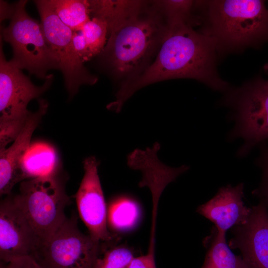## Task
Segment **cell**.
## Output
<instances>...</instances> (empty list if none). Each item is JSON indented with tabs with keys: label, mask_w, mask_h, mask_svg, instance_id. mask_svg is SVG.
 Listing matches in <instances>:
<instances>
[{
	"label": "cell",
	"mask_w": 268,
	"mask_h": 268,
	"mask_svg": "<svg viewBox=\"0 0 268 268\" xmlns=\"http://www.w3.org/2000/svg\"><path fill=\"white\" fill-rule=\"evenodd\" d=\"M166 28L155 58L139 76L120 85L116 99L107 106L119 113L135 91L167 79L192 78L212 89L225 91L228 85L216 68V49L213 40L193 25L183 21H166Z\"/></svg>",
	"instance_id": "1"
},
{
	"label": "cell",
	"mask_w": 268,
	"mask_h": 268,
	"mask_svg": "<svg viewBox=\"0 0 268 268\" xmlns=\"http://www.w3.org/2000/svg\"><path fill=\"white\" fill-rule=\"evenodd\" d=\"M155 7L145 8L137 16L108 33L99 54L101 61L115 77L130 81L151 64L161 44L166 28L163 14Z\"/></svg>",
	"instance_id": "2"
},
{
	"label": "cell",
	"mask_w": 268,
	"mask_h": 268,
	"mask_svg": "<svg viewBox=\"0 0 268 268\" xmlns=\"http://www.w3.org/2000/svg\"><path fill=\"white\" fill-rule=\"evenodd\" d=\"M206 26L201 32L217 53L238 51L268 42V8L262 0L201 1Z\"/></svg>",
	"instance_id": "3"
},
{
	"label": "cell",
	"mask_w": 268,
	"mask_h": 268,
	"mask_svg": "<svg viewBox=\"0 0 268 268\" xmlns=\"http://www.w3.org/2000/svg\"><path fill=\"white\" fill-rule=\"evenodd\" d=\"M14 198L42 243L64 222L65 208L71 202L58 170L21 182L19 192Z\"/></svg>",
	"instance_id": "4"
},
{
	"label": "cell",
	"mask_w": 268,
	"mask_h": 268,
	"mask_svg": "<svg viewBox=\"0 0 268 268\" xmlns=\"http://www.w3.org/2000/svg\"><path fill=\"white\" fill-rule=\"evenodd\" d=\"M27 2V0H21L14 4L10 23L1 28L0 36L12 48L13 57L10 61L15 66L45 79L49 70L59 69V64L46 40L40 23L26 12Z\"/></svg>",
	"instance_id": "5"
},
{
	"label": "cell",
	"mask_w": 268,
	"mask_h": 268,
	"mask_svg": "<svg viewBox=\"0 0 268 268\" xmlns=\"http://www.w3.org/2000/svg\"><path fill=\"white\" fill-rule=\"evenodd\" d=\"M223 102L233 111L235 124L229 137L243 140L239 156L268 140V80L256 78L231 90Z\"/></svg>",
	"instance_id": "6"
},
{
	"label": "cell",
	"mask_w": 268,
	"mask_h": 268,
	"mask_svg": "<svg viewBox=\"0 0 268 268\" xmlns=\"http://www.w3.org/2000/svg\"><path fill=\"white\" fill-rule=\"evenodd\" d=\"M102 242L80 230L74 212L32 257L43 268H93Z\"/></svg>",
	"instance_id": "7"
},
{
	"label": "cell",
	"mask_w": 268,
	"mask_h": 268,
	"mask_svg": "<svg viewBox=\"0 0 268 268\" xmlns=\"http://www.w3.org/2000/svg\"><path fill=\"white\" fill-rule=\"evenodd\" d=\"M41 18V25L64 76L65 85L71 96L83 84L93 85L98 80L84 66L72 44L73 31L64 24L48 4L47 0H35Z\"/></svg>",
	"instance_id": "8"
},
{
	"label": "cell",
	"mask_w": 268,
	"mask_h": 268,
	"mask_svg": "<svg viewBox=\"0 0 268 268\" xmlns=\"http://www.w3.org/2000/svg\"><path fill=\"white\" fill-rule=\"evenodd\" d=\"M1 43L0 38V121L25 118L31 113L28 103L49 88L53 75L48 74L42 86L35 85L21 69L6 60Z\"/></svg>",
	"instance_id": "9"
},
{
	"label": "cell",
	"mask_w": 268,
	"mask_h": 268,
	"mask_svg": "<svg viewBox=\"0 0 268 268\" xmlns=\"http://www.w3.org/2000/svg\"><path fill=\"white\" fill-rule=\"evenodd\" d=\"M99 161L94 156L83 161L84 175L75 195L78 214L89 233L100 241L119 240L108 229L106 204L98 168Z\"/></svg>",
	"instance_id": "10"
},
{
	"label": "cell",
	"mask_w": 268,
	"mask_h": 268,
	"mask_svg": "<svg viewBox=\"0 0 268 268\" xmlns=\"http://www.w3.org/2000/svg\"><path fill=\"white\" fill-rule=\"evenodd\" d=\"M42 243L25 213L10 195L0 205V259L8 263L34 255Z\"/></svg>",
	"instance_id": "11"
},
{
	"label": "cell",
	"mask_w": 268,
	"mask_h": 268,
	"mask_svg": "<svg viewBox=\"0 0 268 268\" xmlns=\"http://www.w3.org/2000/svg\"><path fill=\"white\" fill-rule=\"evenodd\" d=\"M251 207L246 222L232 228L228 245L240 251L247 268H268V210L260 202Z\"/></svg>",
	"instance_id": "12"
},
{
	"label": "cell",
	"mask_w": 268,
	"mask_h": 268,
	"mask_svg": "<svg viewBox=\"0 0 268 268\" xmlns=\"http://www.w3.org/2000/svg\"><path fill=\"white\" fill-rule=\"evenodd\" d=\"M244 184L220 188L211 199L199 206L197 211L208 219L219 230L226 232L247 221L251 207L243 201Z\"/></svg>",
	"instance_id": "13"
},
{
	"label": "cell",
	"mask_w": 268,
	"mask_h": 268,
	"mask_svg": "<svg viewBox=\"0 0 268 268\" xmlns=\"http://www.w3.org/2000/svg\"><path fill=\"white\" fill-rule=\"evenodd\" d=\"M38 109L31 113L25 127L10 145L0 150V194H10L14 186L25 180L20 169L23 158L30 146L31 139L42 117L46 113L48 104L39 99Z\"/></svg>",
	"instance_id": "14"
},
{
	"label": "cell",
	"mask_w": 268,
	"mask_h": 268,
	"mask_svg": "<svg viewBox=\"0 0 268 268\" xmlns=\"http://www.w3.org/2000/svg\"><path fill=\"white\" fill-rule=\"evenodd\" d=\"M89 1L91 17L105 21L107 25L108 34L138 15L145 8V1L141 0Z\"/></svg>",
	"instance_id": "15"
},
{
	"label": "cell",
	"mask_w": 268,
	"mask_h": 268,
	"mask_svg": "<svg viewBox=\"0 0 268 268\" xmlns=\"http://www.w3.org/2000/svg\"><path fill=\"white\" fill-rule=\"evenodd\" d=\"M226 232L213 227L204 239L207 252L201 268H247L241 255H235L226 241Z\"/></svg>",
	"instance_id": "16"
},
{
	"label": "cell",
	"mask_w": 268,
	"mask_h": 268,
	"mask_svg": "<svg viewBox=\"0 0 268 268\" xmlns=\"http://www.w3.org/2000/svg\"><path fill=\"white\" fill-rule=\"evenodd\" d=\"M54 148L45 143L30 145L23 158L20 169L25 180L50 175L58 170Z\"/></svg>",
	"instance_id": "17"
},
{
	"label": "cell",
	"mask_w": 268,
	"mask_h": 268,
	"mask_svg": "<svg viewBox=\"0 0 268 268\" xmlns=\"http://www.w3.org/2000/svg\"><path fill=\"white\" fill-rule=\"evenodd\" d=\"M61 21L73 31L80 29L91 18L90 5L85 0H47Z\"/></svg>",
	"instance_id": "18"
},
{
	"label": "cell",
	"mask_w": 268,
	"mask_h": 268,
	"mask_svg": "<svg viewBox=\"0 0 268 268\" xmlns=\"http://www.w3.org/2000/svg\"><path fill=\"white\" fill-rule=\"evenodd\" d=\"M117 242L103 241L93 268H129L134 258L133 253L126 246H115Z\"/></svg>",
	"instance_id": "19"
},
{
	"label": "cell",
	"mask_w": 268,
	"mask_h": 268,
	"mask_svg": "<svg viewBox=\"0 0 268 268\" xmlns=\"http://www.w3.org/2000/svg\"><path fill=\"white\" fill-rule=\"evenodd\" d=\"M80 29L85 37L91 59L99 55L106 44L108 35L107 24L103 20L93 17Z\"/></svg>",
	"instance_id": "20"
},
{
	"label": "cell",
	"mask_w": 268,
	"mask_h": 268,
	"mask_svg": "<svg viewBox=\"0 0 268 268\" xmlns=\"http://www.w3.org/2000/svg\"><path fill=\"white\" fill-rule=\"evenodd\" d=\"M135 205L133 201L125 198L113 202L108 211V224L117 230L129 227L136 216Z\"/></svg>",
	"instance_id": "21"
},
{
	"label": "cell",
	"mask_w": 268,
	"mask_h": 268,
	"mask_svg": "<svg viewBox=\"0 0 268 268\" xmlns=\"http://www.w3.org/2000/svg\"><path fill=\"white\" fill-rule=\"evenodd\" d=\"M166 17V21L180 20L193 25L192 11L196 6V1L168 0L155 1Z\"/></svg>",
	"instance_id": "22"
},
{
	"label": "cell",
	"mask_w": 268,
	"mask_h": 268,
	"mask_svg": "<svg viewBox=\"0 0 268 268\" xmlns=\"http://www.w3.org/2000/svg\"><path fill=\"white\" fill-rule=\"evenodd\" d=\"M260 145V154L256 162L262 171L261 179L259 186L252 194L268 210V146L266 142Z\"/></svg>",
	"instance_id": "23"
},
{
	"label": "cell",
	"mask_w": 268,
	"mask_h": 268,
	"mask_svg": "<svg viewBox=\"0 0 268 268\" xmlns=\"http://www.w3.org/2000/svg\"><path fill=\"white\" fill-rule=\"evenodd\" d=\"M31 113L25 118L0 121V150L6 148L17 138Z\"/></svg>",
	"instance_id": "24"
},
{
	"label": "cell",
	"mask_w": 268,
	"mask_h": 268,
	"mask_svg": "<svg viewBox=\"0 0 268 268\" xmlns=\"http://www.w3.org/2000/svg\"><path fill=\"white\" fill-rule=\"evenodd\" d=\"M72 41L74 50L83 63L91 60L86 40L81 29L73 31Z\"/></svg>",
	"instance_id": "25"
},
{
	"label": "cell",
	"mask_w": 268,
	"mask_h": 268,
	"mask_svg": "<svg viewBox=\"0 0 268 268\" xmlns=\"http://www.w3.org/2000/svg\"><path fill=\"white\" fill-rule=\"evenodd\" d=\"M0 267V268H43L31 256L17 258L8 263L1 262Z\"/></svg>",
	"instance_id": "26"
},
{
	"label": "cell",
	"mask_w": 268,
	"mask_h": 268,
	"mask_svg": "<svg viewBox=\"0 0 268 268\" xmlns=\"http://www.w3.org/2000/svg\"><path fill=\"white\" fill-rule=\"evenodd\" d=\"M129 268H157L155 262L154 253L147 252L145 255L134 257Z\"/></svg>",
	"instance_id": "27"
},
{
	"label": "cell",
	"mask_w": 268,
	"mask_h": 268,
	"mask_svg": "<svg viewBox=\"0 0 268 268\" xmlns=\"http://www.w3.org/2000/svg\"><path fill=\"white\" fill-rule=\"evenodd\" d=\"M14 9V5H9L7 2L0 1V19L10 18Z\"/></svg>",
	"instance_id": "28"
},
{
	"label": "cell",
	"mask_w": 268,
	"mask_h": 268,
	"mask_svg": "<svg viewBox=\"0 0 268 268\" xmlns=\"http://www.w3.org/2000/svg\"></svg>",
	"instance_id": "29"
}]
</instances>
